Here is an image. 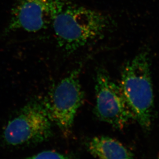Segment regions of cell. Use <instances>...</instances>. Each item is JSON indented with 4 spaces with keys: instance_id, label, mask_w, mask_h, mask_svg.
I'll return each mask as SVG.
<instances>
[{
    "instance_id": "6da1fadb",
    "label": "cell",
    "mask_w": 159,
    "mask_h": 159,
    "mask_svg": "<svg viewBox=\"0 0 159 159\" xmlns=\"http://www.w3.org/2000/svg\"><path fill=\"white\" fill-rule=\"evenodd\" d=\"M114 24L108 14L74 3L58 14L52 27L59 48L71 54L103 37Z\"/></svg>"
},
{
    "instance_id": "7a4b0ae2",
    "label": "cell",
    "mask_w": 159,
    "mask_h": 159,
    "mask_svg": "<svg viewBox=\"0 0 159 159\" xmlns=\"http://www.w3.org/2000/svg\"><path fill=\"white\" fill-rule=\"evenodd\" d=\"M119 86L134 120L144 131L148 132L153 122L155 101L147 51L140 52L125 64Z\"/></svg>"
},
{
    "instance_id": "3957f363",
    "label": "cell",
    "mask_w": 159,
    "mask_h": 159,
    "mask_svg": "<svg viewBox=\"0 0 159 159\" xmlns=\"http://www.w3.org/2000/svg\"><path fill=\"white\" fill-rule=\"evenodd\" d=\"M44 102L31 101L11 118L3 129L1 143L5 147H27L52 137V125Z\"/></svg>"
},
{
    "instance_id": "277c9868",
    "label": "cell",
    "mask_w": 159,
    "mask_h": 159,
    "mask_svg": "<svg viewBox=\"0 0 159 159\" xmlns=\"http://www.w3.org/2000/svg\"><path fill=\"white\" fill-rule=\"evenodd\" d=\"M76 0H15L2 37L17 31L36 33L52 27L58 14Z\"/></svg>"
},
{
    "instance_id": "5b68a950",
    "label": "cell",
    "mask_w": 159,
    "mask_h": 159,
    "mask_svg": "<svg viewBox=\"0 0 159 159\" xmlns=\"http://www.w3.org/2000/svg\"><path fill=\"white\" fill-rule=\"evenodd\" d=\"M96 104L94 110L99 120L122 130L134 120L119 84L104 69L99 68L95 76Z\"/></svg>"
},
{
    "instance_id": "8992f818",
    "label": "cell",
    "mask_w": 159,
    "mask_h": 159,
    "mask_svg": "<svg viewBox=\"0 0 159 159\" xmlns=\"http://www.w3.org/2000/svg\"><path fill=\"white\" fill-rule=\"evenodd\" d=\"M81 67L74 70L53 89L47 102H44L48 114L62 131L72 127L75 115L83 103L84 93L80 81Z\"/></svg>"
},
{
    "instance_id": "52a82bcc",
    "label": "cell",
    "mask_w": 159,
    "mask_h": 159,
    "mask_svg": "<svg viewBox=\"0 0 159 159\" xmlns=\"http://www.w3.org/2000/svg\"><path fill=\"white\" fill-rule=\"evenodd\" d=\"M87 151L100 159H132L134 155L118 140L108 136H96L86 143Z\"/></svg>"
},
{
    "instance_id": "ba28073f",
    "label": "cell",
    "mask_w": 159,
    "mask_h": 159,
    "mask_svg": "<svg viewBox=\"0 0 159 159\" xmlns=\"http://www.w3.org/2000/svg\"><path fill=\"white\" fill-rule=\"evenodd\" d=\"M74 157L70 155H66L53 150H45L32 155L26 158L29 159H70Z\"/></svg>"
},
{
    "instance_id": "9c48e42d",
    "label": "cell",
    "mask_w": 159,
    "mask_h": 159,
    "mask_svg": "<svg viewBox=\"0 0 159 159\" xmlns=\"http://www.w3.org/2000/svg\"><path fill=\"white\" fill-rule=\"evenodd\" d=\"M158 158H159V157H158Z\"/></svg>"
}]
</instances>
